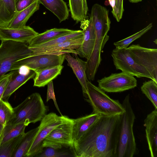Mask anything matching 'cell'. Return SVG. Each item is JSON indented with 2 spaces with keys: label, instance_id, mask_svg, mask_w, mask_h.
<instances>
[{
  "label": "cell",
  "instance_id": "6da1fadb",
  "mask_svg": "<svg viewBox=\"0 0 157 157\" xmlns=\"http://www.w3.org/2000/svg\"><path fill=\"white\" fill-rule=\"evenodd\" d=\"M121 115H101L73 143L76 157H115Z\"/></svg>",
  "mask_w": 157,
  "mask_h": 157
},
{
  "label": "cell",
  "instance_id": "7a4b0ae2",
  "mask_svg": "<svg viewBox=\"0 0 157 157\" xmlns=\"http://www.w3.org/2000/svg\"><path fill=\"white\" fill-rule=\"evenodd\" d=\"M122 104L124 111L121 115L115 157H133L137 152L133 129L135 115L129 94Z\"/></svg>",
  "mask_w": 157,
  "mask_h": 157
},
{
  "label": "cell",
  "instance_id": "3957f363",
  "mask_svg": "<svg viewBox=\"0 0 157 157\" xmlns=\"http://www.w3.org/2000/svg\"><path fill=\"white\" fill-rule=\"evenodd\" d=\"M48 109V106L44 104L40 94L33 93L13 108L12 118L7 124L24 123L28 126L30 123L40 121L47 114Z\"/></svg>",
  "mask_w": 157,
  "mask_h": 157
},
{
  "label": "cell",
  "instance_id": "277c9868",
  "mask_svg": "<svg viewBox=\"0 0 157 157\" xmlns=\"http://www.w3.org/2000/svg\"><path fill=\"white\" fill-rule=\"evenodd\" d=\"M87 87L86 100L93 107L92 113L110 116L121 114L124 112V108L118 100L111 98L104 91L88 80Z\"/></svg>",
  "mask_w": 157,
  "mask_h": 157
},
{
  "label": "cell",
  "instance_id": "5b68a950",
  "mask_svg": "<svg viewBox=\"0 0 157 157\" xmlns=\"http://www.w3.org/2000/svg\"><path fill=\"white\" fill-rule=\"evenodd\" d=\"M0 45V78L10 71L16 61L32 56L33 51L26 44L2 40Z\"/></svg>",
  "mask_w": 157,
  "mask_h": 157
},
{
  "label": "cell",
  "instance_id": "8992f818",
  "mask_svg": "<svg viewBox=\"0 0 157 157\" xmlns=\"http://www.w3.org/2000/svg\"><path fill=\"white\" fill-rule=\"evenodd\" d=\"M108 10L98 4L92 7L90 18L95 31L96 38L93 51L101 52L109 37L107 34L109 30L111 21Z\"/></svg>",
  "mask_w": 157,
  "mask_h": 157
},
{
  "label": "cell",
  "instance_id": "52a82bcc",
  "mask_svg": "<svg viewBox=\"0 0 157 157\" xmlns=\"http://www.w3.org/2000/svg\"><path fill=\"white\" fill-rule=\"evenodd\" d=\"M70 119L67 116H59L54 113L47 114L40 121L38 129L36 135L26 157L36 156L43 149V142L51 131L58 125Z\"/></svg>",
  "mask_w": 157,
  "mask_h": 157
},
{
  "label": "cell",
  "instance_id": "ba28073f",
  "mask_svg": "<svg viewBox=\"0 0 157 157\" xmlns=\"http://www.w3.org/2000/svg\"><path fill=\"white\" fill-rule=\"evenodd\" d=\"M111 56L117 70L137 78L146 77L152 80L148 71L135 61L127 48H115L113 50Z\"/></svg>",
  "mask_w": 157,
  "mask_h": 157
},
{
  "label": "cell",
  "instance_id": "9c48e42d",
  "mask_svg": "<svg viewBox=\"0 0 157 157\" xmlns=\"http://www.w3.org/2000/svg\"><path fill=\"white\" fill-rule=\"evenodd\" d=\"M65 59L64 54H43L30 56L15 62L10 70L19 69L25 66L35 73L43 69L62 65Z\"/></svg>",
  "mask_w": 157,
  "mask_h": 157
},
{
  "label": "cell",
  "instance_id": "30bf717a",
  "mask_svg": "<svg viewBox=\"0 0 157 157\" xmlns=\"http://www.w3.org/2000/svg\"><path fill=\"white\" fill-rule=\"evenodd\" d=\"M73 119H71L53 129L43 142V147L61 148L73 146Z\"/></svg>",
  "mask_w": 157,
  "mask_h": 157
},
{
  "label": "cell",
  "instance_id": "8fae6325",
  "mask_svg": "<svg viewBox=\"0 0 157 157\" xmlns=\"http://www.w3.org/2000/svg\"><path fill=\"white\" fill-rule=\"evenodd\" d=\"M98 87L105 92L116 93L133 89L137 81L134 76L122 72L112 73L97 81Z\"/></svg>",
  "mask_w": 157,
  "mask_h": 157
},
{
  "label": "cell",
  "instance_id": "7c38bea8",
  "mask_svg": "<svg viewBox=\"0 0 157 157\" xmlns=\"http://www.w3.org/2000/svg\"><path fill=\"white\" fill-rule=\"evenodd\" d=\"M127 49L135 61L149 73L152 80L157 83V49L132 44Z\"/></svg>",
  "mask_w": 157,
  "mask_h": 157
},
{
  "label": "cell",
  "instance_id": "4fadbf2b",
  "mask_svg": "<svg viewBox=\"0 0 157 157\" xmlns=\"http://www.w3.org/2000/svg\"><path fill=\"white\" fill-rule=\"evenodd\" d=\"M83 39V34L78 37L50 46L40 48H29L33 51L32 56L43 54L59 55L69 53L77 54L76 50L80 47Z\"/></svg>",
  "mask_w": 157,
  "mask_h": 157
},
{
  "label": "cell",
  "instance_id": "5bb4252c",
  "mask_svg": "<svg viewBox=\"0 0 157 157\" xmlns=\"http://www.w3.org/2000/svg\"><path fill=\"white\" fill-rule=\"evenodd\" d=\"M13 71L11 78L6 87L2 100L8 101L11 95L30 79L34 77L35 72L25 66Z\"/></svg>",
  "mask_w": 157,
  "mask_h": 157
},
{
  "label": "cell",
  "instance_id": "9a60e30c",
  "mask_svg": "<svg viewBox=\"0 0 157 157\" xmlns=\"http://www.w3.org/2000/svg\"><path fill=\"white\" fill-rule=\"evenodd\" d=\"M80 28L83 31V39L80 47L76 50L77 54L87 59L90 56L94 49L96 36L94 26L90 18L81 22Z\"/></svg>",
  "mask_w": 157,
  "mask_h": 157
},
{
  "label": "cell",
  "instance_id": "2e32d148",
  "mask_svg": "<svg viewBox=\"0 0 157 157\" xmlns=\"http://www.w3.org/2000/svg\"><path fill=\"white\" fill-rule=\"evenodd\" d=\"M39 33L29 26L13 29L0 27V40H9L29 44Z\"/></svg>",
  "mask_w": 157,
  "mask_h": 157
},
{
  "label": "cell",
  "instance_id": "e0dca14e",
  "mask_svg": "<svg viewBox=\"0 0 157 157\" xmlns=\"http://www.w3.org/2000/svg\"><path fill=\"white\" fill-rule=\"evenodd\" d=\"M146 136L151 157H157V109L148 114L144 121Z\"/></svg>",
  "mask_w": 157,
  "mask_h": 157
},
{
  "label": "cell",
  "instance_id": "ac0fdd59",
  "mask_svg": "<svg viewBox=\"0 0 157 157\" xmlns=\"http://www.w3.org/2000/svg\"><path fill=\"white\" fill-rule=\"evenodd\" d=\"M64 55L65 59L68 62V65L72 68L81 84L84 96L86 99L88 95V80L86 73V61L80 59L77 55H75V58H74L69 53L64 54Z\"/></svg>",
  "mask_w": 157,
  "mask_h": 157
},
{
  "label": "cell",
  "instance_id": "d6986e66",
  "mask_svg": "<svg viewBox=\"0 0 157 157\" xmlns=\"http://www.w3.org/2000/svg\"><path fill=\"white\" fill-rule=\"evenodd\" d=\"M101 115L92 113L91 114L73 119V143L78 141L98 120Z\"/></svg>",
  "mask_w": 157,
  "mask_h": 157
},
{
  "label": "cell",
  "instance_id": "ffe728a7",
  "mask_svg": "<svg viewBox=\"0 0 157 157\" xmlns=\"http://www.w3.org/2000/svg\"><path fill=\"white\" fill-rule=\"evenodd\" d=\"M63 67L62 65L48 68L36 73L33 86L43 87L61 74Z\"/></svg>",
  "mask_w": 157,
  "mask_h": 157
},
{
  "label": "cell",
  "instance_id": "44dd1931",
  "mask_svg": "<svg viewBox=\"0 0 157 157\" xmlns=\"http://www.w3.org/2000/svg\"><path fill=\"white\" fill-rule=\"evenodd\" d=\"M37 0L56 16L60 22L68 19L69 10L63 0Z\"/></svg>",
  "mask_w": 157,
  "mask_h": 157
},
{
  "label": "cell",
  "instance_id": "7402d4cb",
  "mask_svg": "<svg viewBox=\"0 0 157 157\" xmlns=\"http://www.w3.org/2000/svg\"><path fill=\"white\" fill-rule=\"evenodd\" d=\"M40 3L37 0L24 10L17 12L13 19L9 24L8 28L17 29L26 26V24L30 17L40 8Z\"/></svg>",
  "mask_w": 157,
  "mask_h": 157
},
{
  "label": "cell",
  "instance_id": "603a6c76",
  "mask_svg": "<svg viewBox=\"0 0 157 157\" xmlns=\"http://www.w3.org/2000/svg\"><path fill=\"white\" fill-rule=\"evenodd\" d=\"M17 13L15 0H0V27H7Z\"/></svg>",
  "mask_w": 157,
  "mask_h": 157
},
{
  "label": "cell",
  "instance_id": "cb8c5ba5",
  "mask_svg": "<svg viewBox=\"0 0 157 157\" xmlns=\"http://www.w3.org/2000/svg\"><path fill=\"white\" fill-rule=\"evenodd\" d=\"M74 30L63 28H53L47 30L34 37L29 43V47H31L38 45L58 37L69 33Z\"/></svg>",
  "mask_w": 157,
  "mask_h": 157
},
{
  "label": "cell",
  "instance_id": "d4e9b609",
  "mask_svg": "<svg viewBox=\"0 0 157 157\" xmlns=\"http://www.w3.org/2000/svg\"><path fill=\"white\" fill-rule=\"evenodd\" d=\"M69 11L77 23L87 18L88 7L86 0H69Z\"/></svg>",
  "mask_w": 157,
  "mask_h": 157
},
{
  "label": "cell",
  "instance_id": "484cf974",
  "mask_svg": "<svg viewBox=\"0 0 157 157\" xmlns=\"http://www.w3.org/2000/svg\"><path fill=\"white\" fill-rule=\"evenodd\" d=\"M38 129V127H37L23 134L12 157H26Z\"/></svg>",
  "mask_w": 157,
  "mask_h": 157
},
{
  "label": "cell",
  "instance_id": "4316f807",
  "mask_svg": "<svg viewBox=\"0 0 157 157\" xmlns=\"http://www.w3.org/2000/svg\"><path fill=\"white\" fill-rule=\"evenodd\" d=\"M36 157H76L73 146L61 148L44 147Z\"/></svg>",
  "mask_w": 157,
  "mask_h": 157
},
{
  "label": "cell",
  "instance_id": "83f0119b",
  "mask_svg": "<svg viewBox=\"0 0 157 157\" xmlns=\"http://www.w3.org/2000/svg\"><path fill=\"white\" fill-rule=\"evenodd\" d=\"M26 126L24 123L5 125L0 139V144L23 134Z\"/></svg>",
  "mask_w": 157,
  "mask_h": 157
},
{
  "label": "cell",
  "instance_id": "f1b7e54d",
  "mask_svg": "<svg viewBox=\"0 0 157 157\" xmlns=\"http://www.w3.org/2000/svg\"><path fill=\"white\" fill-rule=\"evenodd\" d=\"M141 90L151 101L155 109H157V83L152 79L145 81L141 86Z\"/></svg>",
  "mask_w": 157,
  "mask_h": 157
},
{
  "label": "cell",
  "instance_id": "f546056e",
  "mask_svg": "<svg viewBox=\"0 0 157 157\" xmlns=\"http://www.w3.org/2000/svg\"><path fill=\"white\" fill-rule=\"evenodd\" d=\"M23 134L0 144V157H12Z\"/></svg>",
  "mask_w": 157,
  "mask_h": 157
},
{
  "label": "cell",
  "instance_id": "4dcf8cb0",
  "mask_svg": "<svg viewBox=\"0 0 157 157\" xmlns=\"http://www.w3.org/2000/svg\"><path fill=\"white\" fill-rule=\"evenodd\" d=\"M83 34V31L82 30H74V31L69 33L58 37L41 44L29 48H40L50 46L78 37Z\"/></svg>",
  "mask_w": 157,
  "mask_h": 157
},
{
  "label": "cell",
  "instance_id": "1f68e13d",
  "mask_svg": "<svg viewBox=\"0 0 157 157\" xmlns=\"http://www.w3.org/2000/svg\"><path fill=\"white\" fill-rule=\"evenodd\" d=\"M152 27V23H150L139 31L125 39L114 42L113 44L117 49H126L133 41L142 36L150 29Z\"/></svg>",
  "mask_w": 157,
  "mask_h": 157
},
{
  "label": "cell",
  "instance_id": "d6a6232c",
  "mask_svg": "<svg viewBox=\"0 0 157 157\" xmlns=\"http://www.w3.org/2000/svg\"><path fill=\"white\" fill-rule=\"evenodd\" d=\"M13 108L8 101L0 100V124L5 125L12 118Z\"/></svg>",
  "mask_w": 157,
  "mask_h": 157
},
{
  "label": "cell",
  "instance_id": "836d02e7",
  "mask_svg": "<svg viewBox=\"0 0 157 157\" xmlns=\"http://www.w3.org/2000/svg\"><path fill=\"white\" fill-rule=\"evenodd\" d=\"M124 11L123 0H115V8L112 13L117 22L121 19Z\"/></svg>",
  "mask_w": 157,
  "mask_h": 157
},
{
  "label": "cell",
  "instance_id": "e575fe53",
  "mask_svg": "<svg viewBox=\"0 0 157 157\" xmlns=\"http://www.w3.org/2000/svg\"><path fill=\"white\" fill-rule=\"evenodd\" d=\"M13 71L5 74L0 78V100L2 99L6 87L10 81Z\"/></svg>",
  "mask_w": 157,
  "mask_h": 157
},
{
  "label": "cell",
  "instance_id": "d590c367",
  "mask_svg": "<svg viewBox=\"0 0 157 157\" xmlns=\"http://www.w3.org/2000/svg\"><path fill=\"white\" fill-rule=\"evenodd\" d=\"M48 88L47 94L46 101L48 102L49 100L52 99L54 101L55 105L59 113L62 115V114L59 109L57 104L55 95L54 93L53 82L52 81H50L48 84Z\"/></svg>",
  "mask_w": 157,
  "mask_h": 157
},
{
  "label": "cell",
  "instance_id": "8d00e7d4",
  "mask_svg": "<svg viewBox=\"0 0 157 157\" xmlns=\"http://www.w3.org/2000/svg\"><path fill=\"white\" fill-rule=\"evenodd\" d=\"M37 0H15L16 10L20 12L27 8Z\"/></svg>",
  "mask_w": 157,
  "mask_h": 157
},
{
  "label": "cell",
  "instance_id": "74e56055",
  "mask_svg": "<svg viewBox=\"0 0 157 157\" xmlns=\"http://www.w3.org/2000/svg\"><path fill=\"white\" fill-rule=\"evenodd\" d=\"M109 3L112 8V10L115 8V0H109Z\"/></svg>",
  "mask_w": 157,
  "mask_h": 157
},
{
  "label": "cell",
  "instance_id": "f35d334b",
  "mask_svg": "<svg viewBox=\"0 0 157 157\" xmlns=\"http://www.w3.org/2000/svg\"><path fill=\"white\" fill-rule=\"evenodd\" d=\"M5 126L0 124V139L2 134Z\"/></svg>",
  "mask_w": 157,
  "mask_h": 157
},
{
  "label": "cell",
  "instance_id": "ab89813d",
  "mask_svg": "<svg viewBox=\"0 0 157 157\" xmlns=\"http://www.w3.org/2000/svg\"><path fill=\"white\" fill-rule=\"evenodd\" d=\"M129 1L132 3H136L142 1L143 0H128Z\"/></svg>",
  "mask_w": 157,
  "mask_h": 157
},
{
  "label": "cell",
  "instance_id": "60d3db41",
  "mask_svg": "<svg viewBox=\"0 0 157 157\" xmlns=\"http://www.w3.org/2000/svg\"></svg>",
  "mask_w": 157,
  "mask_h": 157
}]
</instances>
